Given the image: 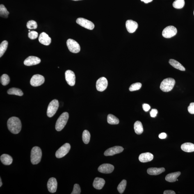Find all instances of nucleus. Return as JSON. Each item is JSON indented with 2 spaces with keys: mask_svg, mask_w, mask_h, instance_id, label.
<instances>
[{
  "mask_svg": "<svg viewBox=\"0 0 194 194\" xmlns=\"http://www.w3.org/2000/svg\"><path fill=\"white\" fill-rule=\"evenodd\" d=\"M126 27L128 32L133 33L136 31L138 27V23L132 20H128L126 22Z\"/></svg>",
  "mask_w": 194,
  "mask_h": 194,
  "instance_id": "17",
  "label": "nucleus"
},
{
  "mask_svg": "<svg viewBox=\"0 0 194 194\" xmlns=\"http://www.w3.org/2000/svg\"><path fill=\"white\" fill-rule=\"evenodd\" d=\"M165 169L164 168H151L148 169L147 172L150 175H158L165 171Z\"/></svg>",
  "mask_w": 194,
  "mask_h": 194,
  "instance_id": "22",
  "label": "nucleus"
},
{
  "mask_svg": "<svg viewBox=\"0 0 194 194\" xmlns=\"http://www.w3.org/2000/svg\"><path fill=\"white\" fill-rule=\"evenodd\" d=\"M47 187L49 191L51 193L56 192L57 188V182L54 178H51L49 180L47 183Z\"/></svg>",
  "mask_w": 194,
  "mask_h": 194,
  "instance_id": "16",
  "label": "nucleus"
},
{
  "mask_svg": "<svg viewBox=\"0 0 194 194\" xmlns=\"http://www.w3.org/2000/svg\"><path fill=\"white\" fill-rule=\"evenodd\" d=\"M72 1H81V0H72Z\"/></svg>",
  "mask_w": 194,
  "mask_h": 194,
  "instance_id": "46",
  "label": "nucleus"
},
{
  "mask_svg": "<svg viewBox=\"0 0 194 194\" xmlns=\"http://www.w3.org/2000/svg\"><path fill=\"white\" fill-rule=\"evenodd\" d=\"M67 45L71 52L77 53L80 51V47L79 44L72 39H68L67 40Z\"/></svg>",
  "mask_w": 194,
  "mask_h": 194,
  "instance_id": "6",
  "label": "nucleus"
},
{
  "mask_svg": "<svg viewBox=\"0 0 194 194\" xmlns=\"http://www.w3.org/2000/svg\"><path fill=\"white\" fill-rule=\"evenodd\" d=\"M154 155L149 152L142 153L139 156V160L142 163H146L152 161Z\"/></svg>",
  "mask_w": 194,
  "mask_h": 194,
  "instance_id": "19",
  "label": "nucleus"
},
{
  "mask_svg": "<svg viewBox=\"0 0 194 194\" xmlns=\"http://www.w3.org/2000/svg\"><path fill=\"white\" fill-rule=\"evenodd\" d=\"M1 84L3 86H6L10 82V78L7 74H4L1 76Z\"/></svg>",
  "mask_w": 194,
  "mask_h": 194,
  "instance_id": "34",
  "label": "nucleus"
},
{
  "mask_svg": "<svg viewBox=\"0 0 194 194\" xmlns=\"http://www.w3.org/2000/svg\"><path fill=\"white\" fill-rule=\"evenodd\" d=\"M108 85L107 80L105 77H101L97 80L96 83V88L98 91L102 92L106 89Z\"/></svg>",
  "mask_w": 194,
  "mask_h": 194,
  "instance_id": "11",
  "label": "nucleus"
},
{
  "mask_svg": "<svg viewBox=\"0 0 194 194\" xmlns=\"http://www.w3.org/2000/svg\"><path fill=\"white\" fill-rule=\"evenodd\" d=\"M105 183L106 182L104 179L97 177L94 179L93 186L96 189L100 190L102 189L104 186Z\"/></svg>",
  "mask_w": 194,
  "mask_h": 194,
  "instance_id": "20",
  "label": "nucleus"
},
{
  "mask_svg": "<svg viewBox=\"0 0 194 194\" xmlns=\"http://www.w3.org/2000/svg\"><path fill=\"white\" fill-rule=\"evenodd\" d=\"M76 22L80 25L88 30H93L95 27V25L91 21L83 18H78L77 19Z\"/></svg>",
  "mask_w": 194,
  "mask_h": 194,
  "instance_id": "10",
  "label": "nucleus"
},
{
  "mask_svg": "<svg viewBox=\"0 0 194 194\" xmlns=\"http://www.w3.org/2000/svg\"><path fill=\"white\" fill-rule=\"evenodd\" d=\"M59 103L57 100H53L49 103L48 107L47 115L49 118H51L54 116L57 111Z\"/></svg>",
  "mask_w": 194,
  "mask_h": 194,
  "instance_id": "5",
  "label": "nucleus"
},
{
  "mask_svg": "<svg viewBox=\"0 0 194 194\" xmlns=\"http://www.w3.org/2000/svg\"><path fill=\"white\" fill-rule=\"evenodd\" d=\"M142 108L146 112L149 111L150 109V106L149 104H144L142 105Z\"/></svg>",
  "mask_w": 194,
  "mask_h": 194,
  "instance_id": "41",
  "label": "nucleus"
},
{
  "mask_svg": "<svg viewBox=\"0 0 194 194\" xmlns=\"http://www.w3.org/2000/svg\"><path fill=\"white\" fill-rule=\"evenodd\" d=\"M114 169L113 165L109 164H104L99 167L98 170L101 173L109 174L113 171Z\"/></svg>",
  "mask_w": 194,
  "mask_h": 194,
  "instance_id": "14",
  "label": "nucleus"
},
{
  "mask_svg": "<svg viewBox=\"0 0 194 194\" xmlns=\"http://www.w3.org/2000/svg\"><path fill=\"white\" fill-rule=\"evenodd\" d=\"M1 161L3 164L9 165L12 164L13 162V159L9 155L4 154L1 155L0 158Z\"/></svg>",
  "mask_w": 194,
  "mask_h": 194,
  "instance_id": "23",
  "label": "nucleus"
},
{
  "mask_svg": "<svg viewBox=\"0 0 194 194\" xmlns=\"http://www.w3.org/2000/svg\"><path fill=\"white\" fill-rule=\"evenodd\" d=\"M134 128L135 132L137 134L140 135L143 132V126H142L141 122L139 121H137L135 123Z\"/></svg>",
  "mask_w": 194,
  "mask_h": 194,
  "instance_id": "26",
  "label": "nucleus"
},
{
  "mask_svg": "<svg viewBox=\"0 0 194 194\" xmlns=\"http://www.w3.org/2000/svg\"><path fill=\"white\" fill-rule=\"evenodd\" d=\"M184 0H176L173 2L172 6L174 8L181 9L184 7Z\"/></svg>",
  "mask_w": 194,
  "mask_h": 194,
  "instance_id": "32",
  "label": "nucleus"
},
{
  "mask_svg": "<svg viewBox=\"0 0 194 194\" xmlns=\"http://www.w3.org/2000/svg\"><path fill=\"white\" fill-rule=\"evenodd\" d=\"M2 181H1V179H0V187H1V186H2Z\"/></svg>",
  "mask_w": 194,
  "mask_h": 194,
  "instance_id": "45",
  "label": "nucleus"
},
{
  "mask_svg": "<svg viewBox=\"0 0 194 194\" xmlns=\"http://www.w3.org/2000/svg\"><path fill=\"white\" fill-rule=\"evenodd\" d=\"M45 82V78L40 74H35L32 77L30 80V84L33 87L41 86Z\"/></svg>",
  "mask_w": 194,
  "mask_h": 194,
  "instance_id": "9",
  "label": "nucleus"
},
{
  "mask_svg": "<svg viewBox=\"0 0 194 194\" xmlns=\"http://www.w3.org/2000/svg\"><path fill=\"white\" fill-rule=\"evenodd\" d=\"M41 60L39 58L36 56H29L27 58L24 62V64L26 66H32L37 65L39 64Z\"/></svg>",
  "mask_w": 194,
  "mask_h": 194,
  "instance_id": "15",
  "label": "nucleus"
},
{
  "mask_svg": "<svg viewBox=\"0 0 194 194\" xmlns=\"http://www.w3.org/2000/svg\"><path fill=\"white\" fill-rule=\"evenodd\" d=\"M181 174V172H179L169 174L166 176L165 177V180L166 181L169 182H175Z\"/></svg>",
  "mask_w": 194,
  "mask_h": 194,
  "instance_id": "21",
  "label": "nucleus"
},
{
  "mask_svg": "<svg viewBox=\"0 0 194 194\" xmlns=\"http://www.w3.org/2000/svg\"><path fill=\"white\" fill-rule=\"evenodd\" d=\"M142 1H143L145 3H148L151 2L153 0H140Z\"/></svg>",
  "mask_w": 194,
  "mask_h": 194,
  "instance_id": "44",
  "label": "nucleus"
},
{
  "mask_svg": "<svg viewBox=\"0 0 194 194\" xmlns=\"http://www.w3.org/2000/svg\"><path fill=\"white\" fill-rule=\"evenodd\" d=\"M66 81L69 86H74L76 83V76L74 73L71 70H67L65 72Z\"/></svg>",
  "mask_w": 194,
  "mask_h": 194,
  "instance_id": "12",
  "label": "nucleus"
},
{
  "mask_svg": "<svg viewBox=\"0 0 194 194\" xmlns=\"http://www.w3.org/2000/svg\"><path fill=\"white\" fill-rule=\"evenodd\" d=\"M39 41L40 43L45 45H49L51 42V39L49 35L44 32L42 33L39 35Z\"/></svg>",
  "mask_w": 194,
  "mask_h": 194,
  "instance_id": "18",
  "label": "nucleus"
},
{
  "mask_svg": "<svg viewBox=\"0 0 194 194\" xmlns=\"http://www.w3.org/2000/svg\"><path fill=\"white\" fill-rule=\"evenodd\" d=\"M177 181H178V179H177Z\"/></svg>",
  "mask_w": 194,
  "mask_h": 194,
  "instance_id": "48",
  "label": "nucleus"
},
{
  "mask_svg": "<svg viewBox=\"0 0 194 194\" xmlns=\"http://www.w3.org/2000/svg\"><path fill=\"white\" fill-rule=\"evenodd\" d=\"M142 87V84L140 83H137L132 85L129 87V90L130 91H135L140 90Z\"/></svg>",
  "mask_w": 194,
  "mask_h": 194,
  "instance_id": "35",
  "label": "nucleus"
},
{
  "mask_svg": "<svg viewBox=\"0 0 194 194\" xmlns=\"http://www.w3.org/2000/svg\"><path fill=\"white\" fill-rule=\"evenodd\" d=\"M68 118L69 114L67 112H64L60 115L56 123V129L57 131H61L64 129Z\"/></svg>",
  "mask_w": 194,
  "mask_h": 194,
  "instance_id": "4",
  "label": "nucleus"
},
{
  "mask_svg": "<svg viewBox=\"0 0 194 194\" xmlns=\"http://www.w3.org/2000/svg\"><path fill=\"white\" fill-rule=\"evenodd\" d=\"M175 83V81L174 79L172 78H167L162 82L160 88L163 92H169L173 89Z\"/></svg>",
  "mask_w": 194,
  "mask_h": 194,
  "instance_id": "3",
  "label": "nucleus"
},
{
  "mask_svg": "<svg viewBox=\"0 0 194 194\" xmlns=\"http://www.w3.org/2000/svg\"><path fill=\"white\" fill-rule=\"evenodd\" d=\"M7 124L9 130L14 134L20 132L22 128L21 120L16 117H12L9 119Z\"/></svg>",
  "mask_w": 194,
  "mask_h": 194,
  "instance_id": "1",
  "label": "nucleus"
},
{
  "mask_svg": "<svg viewBox=\"0 0 194 194\" xmlns=\"http://www.w3.org/2000/svg\"><path fill=\"white\" fill-rule=\"evenodd\" d=\"M82 138L83 142L86 144H88L90 142V134L89 132L86 130L84 131L83 132Z\"/></svg>",
  "mask_w": 194,
  "mask_h": 194,
  "instance_id": "31",
  "label": "nucleus"
},
{
  "mask_svg": "<svg viewBox=\"0 0 194 194\" xmlns=\"http://www.w3.org/2000/svg\"><path fill=\"white\" fill-rule=\"evenodd\" d=\"M9 14V12L5 7L4 5L3 4L0 5V16L1 17L4 18H7L8 15Z\"/></svg>",
  "mask_w": 194,
  "mask_h": 194,
  "instance_id": "30",
  "label": "nucleus"
},
{
  "mask_svg": "<svg viewBox=\"0 0 194 194\" xmlns=\"http://www.w3.org/2000/svg\"><path fill=\"white\" fill-rule=\"evenodd\" d=\"M27 27L29 29H36L37 27V23L33 20L28 21L27 24Z\"/></svg>",
  "mask_w": 194,
  "mask_h": 194,
  "instance_id": "36",
  "label": "nucleus"
},
{
  "mask_svg": "<svg viewBox=\"0 0 194 194\" xmlns=\"http://www.w3.org/2000/svg\"><path fill=\"white\" fill-rule=\"evenodd\" d=\"M167 135L165 133H162L159 135V137L160 139H163L166 138Z\"/></svg>",
  "mask_w": 194,
  "mask_h": 194,
  "instance_id": "42",
  "label": "nucleus"
},
{
  "mask_svg": "<svg viewBox=\"0 0 194 194\" xmlns=\"http://www.w3.org/2000/svg\"><path fill=\"white\" fill-rule=\"evenodd\" d=\"M164 194H175V192L172 190H166L164 192Z\"/></svg>",
  "mask_w": 194,
  "mask_h": 194,
  "instance_id": "43",
  "label": "nucleus"
},
{
  "mask_svg": "<svg viewBox=\"0 0 194 194\" xmlns=\"http://www.w3.org/2000/svg\"><path fill=\"white\" fill-rule=\"evenodd\" d=\"M169 63L172 67L175 68L179 69V70L181 71H185L186 70L185 68L177 60L173 59H170L169 61Z\"/></svg>",
  "mask_w": 194,
  "mask_h": 194,
  "instance_id": "25",
  "label": "nucleus"
},
{
  "mask_svg": "<svg viewBox=\"0 0 194 194\" xmlns=\"http://www.w3.org/2000/svg\"><path fill=\"white\" fill-rule=\"evenodd\" d=\"M38 36V33L35 31H31L28 33V37L32 40L35 39L37 38Z\"/></svg>",
  "mask_w": 194,
  "mask_h": 194,
  "instance_id": "38",
  "label": "nucleus"
},
{
  "mask_svg": "<svg viewBox=\"0 0 194 194\" xmlns=\"http://www.w3.org/2000/svg\"><path fill=\"white\" fill-rule=\"evenodd\" d=\"M42 151L40 147H34L31 153V161L32 164L36 165L39 163L42 157Z\"/></svg>",
  "mask_w": 194,
  "mask_h": 194,
  "instance_id": "2",
  "label": "nucleus"
},
{
  "mask_svg": "<svg viewBox=\"0 0 194 194\" xmlns=\"http://www.w3.org/2000/svg\"><path fill=\"white\" fill-rule=\"evenodd\" d=\"M70 149V144L68 143H65L56 151V157L57 158H61L64 157L69 152Z\"/></svg>",
  "mask_w": 194,
  "mask_h": 194,
  "instance_id": "8",
  "label": "nucleus"
},
{
  "mask_svg": "<svg viewBox=\"0 0 194 194\" xmlns=\"http://www.w3.org/2000/svg\"><path fill=\"white\" fill-rule=\"evenodd\" d=\"M126 185H127V181L126 180H123L119 184L117 188L119 193L122 194L123 193L124 190H125Z\"/></svg>",
  "mask_w": 194,
  "mask_h": 194,
  "instance_id": "33",
  "label": "nucleus"
},
{
  "mask_svg": "<svg viewBox=\"0 0 194 194\" xmlns=\"http://www.w3.org/2000/svg\"><path fill=\"white\" fill-rule=\"evenodd\" d=\"M181 148L186 152H193L194 151V144L191 143H185L181 145Z\"/></svg>",
  "mask_w": 194,
  "mask_h": 194,
  "instance_id": "24",
  "label": "nucleus"
},
{
  "mask_svg": "<svg viewBox=\"0 0 194 194\" xmlns=\"http://www.w3.org/2000/svg\"><path fill=\"white\" fill-rule=\"evenodd\" d=\"M81 190L80 187L77 184L74 185V189L71 194H80L81 193Z\"/></svg>",
  "mask_w": 194,
  "mask_h": 194,
  "instance_id": "37",
  "label": "nucleus"
},
{
  "mask_svg": "<svg viewBox=\"0 0 194 194\" xmlns=\"http://www.w3.org/2000/svg\"><path fill=\"white\" fill-rule=\"evenodd\" d=\"M158 111L157 109H152L150 112L151 117L152 118H155L157 115Z\"/></svg>",
  "mask_w": 194,
  "mask_h": 194,
  "instance_id": "40",
  "label": "nucleus"
},
{
  "mask_svg": "<svg viewBox=\"0 0 194 194\" xmlns=\"http://www.w3.org/2000/svg\"><path fill=\"white\" fill-rule=\"evenodd\" d=\"M8 42L7 41L4 40L1 42L0 45V57H1L4 54L5 51L7 48Z\"/></svg>",
  "mask_w": 194,
  "mask_h": 194,
  "instance_id": "29",
  "label": "nucleus"
},
{
  "mask_svg": "<svg viewBox=\"0 0 194 194\" xmlns=\"http://www.w3.org/2000/svg\"><path fill=\"white\" fill-rule=\"evenodd\" d=\"M107 122L109 124L114 125V124H118L120 122L119 119L114 115L109 114L108 115Z\"/></svg>",
  "mask_w": 194,
  "mask_h": 194,
  "instance_id": "27",
  "label": "nucleus"
},
{
  "mask_svg": "<svg viewBox=\"0 0 194 194\" xmlns=\"http://www.w3.org/2000/svg\"><path fill=\"white\" fill-rule=\"evenodd\" d=\"M177 30L175 27L170 26L167 27L163 30V36L166 38H170L175 36L177 34Z\"/></svg>",
  "mask_w": 194,
  "mask_h": 194,
  "instance_id": "7",
  "label": "nucleus"
},
{
  "mask_svg": "<svg viewBox=\"0 0 194 194\" xmlns=\"http://www.w3.org/2000/svg\"><path fill=\"white\" fill-rule=\"evenodd\" d=\"M7 93L9 95H13L19 96H22L24 93L22 90L19 88H11L8 90Z\"/></svg>",
  "mask_w": 194,
  "mask_h": 194,
  "instance_id": "28",
  "label": "nucleus"
},
{
  "mask_svg": "<svg viewBox=\"0 0 194 194\" xmlns=\"http://www.w3.org/2000/svg\"><path fill=\"white\" fill-rule=\"evenodd\" d=\"M188 110L190 113L192 114H194V103H190V106L188 107Z\"/></svg>",
  "mask_w": 194,
  "mask_h": 194,
  "instance_id": "39",
  "label": "nucleus"
},
{
  "mask_svg": "<svg viewBox=\"0 0 194 194\" xmlns=\"http://www.w3.org/2000/svg\"></svg>",
  "mask_w": 194,
  "mask_h": 194,
  "instance_id": "49",
  "label": "nucleus"
},
{
  "mask_svg": "<svg viewBox=\"0 0 194 194\" xmlns=\"http://www.w3.org/2000/svg\"><path fill=\"white\" fill-rule=\"evenodd\" d=\"M28 31H29V32H30V31H30V30H28Z\"/></svg>",
  "mask_w": 194,
  "mask_h": 194,
  "instance_id": "47",
  "label": "nucleus"
},
{
  "mask_svg": "<svg viewBox=\"0 0 194 194\" xmlns=\"http://www.w3.org/2000/svg\"><path fill=\"white\" fill-rule=\"evenodd\" d=\"M124 150L123 148L120 146H115L105 151L104 155L106 156H111L120 154Z\"/></svg>",
  "mask_w": 194,
  "mask_h": 194,
  "instance_id": "13",
  "label": "nucleus"
}]
</instances>
